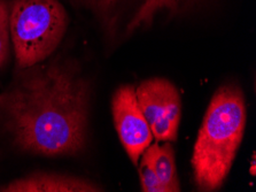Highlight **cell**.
<instances>
[{"mask_svg":"<svg viewBox=\"0 0 256 192\" xmlns=\"http://www.w3.org/2000/svg\"><path fill=\"white\" fill-rule=\"evenodd\" d=\"M2 192H98L102 187L69 175L34 173L0 186Z\"/></svg>","mask_w":256,"mask_h":192,"instance_id":"obj_7","label":"cell"},{"mask_svg":"<svg viewBox=\"0 0 256 192\" xmlns=\"http://www.w3.org/2000/svg\"><path fill=\"white\" fill-rule=\"evenodd\" d=\"M10 57V5L7 0H0V68Z\"/></svg>","mask_w":256,"mask_h":192,"instance_id":"obj_10","label":"cell"},{"mask_svg":"<svg viewBox=\"0 0 256 192\" xmlns=\"http://www.w3.org/2000/svg\"><path fill=\"white\" fill-rule=\"evenodd\" d=\"M67 23V13L58 0H13L10 30L18 67H31L51 56Z\"/></svg>","mask_w":256,"mask_h":192,"instance_id":"obj_3","label":"cell"},{"mask_svg":"<svg viewBox=\"0 0 256 192\" xmlns=\"http://www.w3.org/2000/svg\"><path fill=\"white\" fill-rule=\"evenodd\" d=\"M136 95L156 142H174L180 128L182 101L174 85L164 78L144 81Z\"/></svg>","mask_w":256,"mask_h":192,"instance_id":"obj_5","label":"cell"},{"mask_svg":"<svg viewBox=\"0 0 256 192\" xmlns=\"http://www.w3.org/2000/svg\"><path fill=\"white\" fill-rule=\"evenodd\" d=\"M91 88L70 62L21 69L0 95V123L18 150L44 156L77 155L88 143Z\"/></svg>","mask_w":256,"mask_h":192,"instance_id":"obj_1","label":"cell"},{"mask_svg":"<svg viewBox=\"0 0 256 192\" xmlns=\"http://www.w3.org/2000/svg\"><path fill=\"white\" fill-rule=\"evenodd\" d=\"M96 18L112 38L129 37L152 27L158 19L188 14L207 0H72Z\"/></svg>","mask_w":256,"mask_h":192,"instance_id":"obj_4","label":"cell"},{"mask_svg":"<svg viewBox=\"0 0 256 192\" xmlns=\"http://www.w3.org/2000/svg\"><path fill=\"white\" fill-rule=\"evenodd\" d=\"M115 128L121 143L134 164L153 142V134L139 107L136 89L132 85L118 88L113 97Z\"/></svg>","mask_w":256,"mask_h":192,"instance_id":"obj_6","label":"cell"},{"mask_svg":"<svg viewBox=\"0 0 256 192\" xmlns=\"http://www.w3.org/2000/svg\"><path fill=\"white\" fill-rule=\"evenodd\" d=\"M147 151L152 159L153 167L164 192L180 191V181L177 177L174 151L169 142L160 145L158 142L150 144Z\"/></svg>","mask_w":256,"mask_h":192,"instance_id":"obj_8","label":"cell"},{"mask_svg":"<svg viewBox=\"0 0 256 192\" xmlns=\"http://www.w3.org/2000/svg\"><path fill=\"white\" fill-rule=\"evenodd\" d=\"M139 163V175L142 179V189L145 192H164L152 163L148 151L144 152Z\"/></svg>","mask_w":256,"mask_h":192,"instance_id":"obj_9","label":"cell"},{"mask_svg":"<svg viewBox=\"0 0 256 192\" xmlns=\"http://www.w3.org/2000/svg\"><path fill=\"white\" fill-rule=\"evenodd\" d=\"M246 125L245 98L236 85H224L212 97L198 135L192 167L198 189L218 190L242 144Z\"/></svg>","mask_w":256,"mask_h":192,"instance_id":"obj_2","label":"cell"}]
</instances>
